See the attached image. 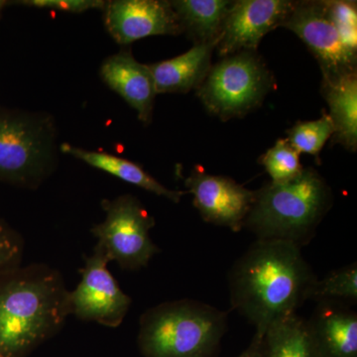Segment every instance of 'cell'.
<instances>
[{
    "label": "cell",
    "instance_id": "obj_22",
    "mask_svg": "<svg viewBox=\"0 0 357 357\" xmlns=\"http://www.w3.org/2000/svg\"><path fill=\"white\" fill-rule=\"evenodd\" d=\"M260 163L264 166L271 182L285 183L297 178L304 170L300 154L287 139H279L273 147L263 155Z\"/></svg>",
    "mask_w": 357,
    "mask_h": 357
},
{
    "label": "cell",
    "instance_id": "obj_16",
    "mask_svg": "<svg viewBox=\"0 0 357 357\" xmlns=\"http://www.w3.org/2000/svg\"><path fill=\"white\" fill-rule=\"evenodd\" d=\"M321 95L330 107L333 143L351 151L357 148V75L321 82Z\"/></svg>",
    "mask_w": 357,
    "mask_h": 357
},
{
    "label": "cell",
    "instance_id": "obj_12",
    "mask_svg": "<svg viewBox=\"0 0 357 357\" xmlns=\"http://www.w3.org/2000/svg\"><path fill=\"white\" fill-rule=\"evenodd\" d=\"M103 9L105 27L121 45L150 36L183 33L170 1L114 0L105 2Z\"/></svg>",
    "mask_w": 357,
    "mask_h": 357
},
{
    "label": "cell",
    "instance_id": "obj_26",
    "mask_svg": "<svg viewBox=\"0 0 357 357\" xmlns=\"http://www.w3.org/2000/svg\"><path fill=\"white\" fill-rule=\"evenodd\" d=\"M238 357H265L263 338L260 340V338L255 337L251 347Z\"/></svg>",
    "mask_w": 357,
    "mask_h": 357
},
{
    "label": "cell",
    "instance_id": "obj_14",
    "mask_svg": "<svg viewBox=\"0 0 357 357\" xmlns=\"http://www.w3.org/2000/svg\"><path fill=\"white\" fill-rule=\"evenodd\" d=\"M105 83L136 110L144 124L151 122L156 89L148 65L141 64L130 51L110 56L100 68Z\"/></svg>",
    "mask_w": 357,
    "mask_h": 357
},
{
    "label": "cell",
    "instance_id": "obj_5",
    "mask_svg": "<svg viewBox=\"0 0 357 357\" xmlns=\"http://www.w3.org/2000/svg\"><path fill=\"white\" fill-rule=\"evenodd\" d=\"M273 84V75L257 52L243 51L211 66L196 91L206 109L227 121L259 107Z\"/></svg>",
    "mask_w": 357,
    "mask_h": 357
},
{
    "label": "cell",
    "instance_id": "obj_21",
    "mask_svg": "<svg viewBox=\"0 0 357 357\" xmlns=\"http://www.w3.org/2000/svg\"><path fill=\"white\" fill-rule=\"evenodd\" d=\"M335 129L330 115L324 112L317 121H299L287 131V141L298 153L318 157Z\"/></svg>",
    "mask_w": 357,
    "mask_h": 357
},
{
    "label": "cell",
    "instance_id": "obj_8",
    "mask_svg": "<svg viewBox=\"0 0 357 357\" xmlns=\"http://www.w3.org/2000/svg\"><path fill=\"white\" fill-rule=\"evenodd\" d=\"M281 27L298 37L318 61L323 79L356 74L357 56L342 43L324 1H295Z\"/></svg>",
    "mask_w": 357,
    "mask_h": 357
},
{
    "label": "cell",
    "instance_id": "obj_4",
    "mask_svg": "<svg viewBox=\"0 0 357 357\" xmlns=\"http://www.w3.org/2000/svg\"><path fill=\"white\" fill-rule=\"evenodd\" d=\"M139 325L138 340L147 357H211L229 316L199 301L175 300L147 310Z\"/></svg>",
    "mask_w": 357,
    "mask_h": 357
},
{
    "label": "cell",
    "instance_id": "obj_25",
    "mask_svg": "<svg viewBox=\"0 0 357 357\" xmlns=\"http://www.w3.org/2000/svg\"><path fill=\"white\" fill-rule=\"evenodd\" d=\"M20 3L72 13H82L89 9H102L105 6V2L100 0H28L20 1Z\"/></svg>",
    "mask_w": 357,
    "mask_h": 357
},
{
    "label": "cell",
    "instance_id": "obj_17",
    "mask_svg": "<svg viewBox=\"0 0 357 357\" xmlns=\"http://www.w3.org/2000/svg\"><path fill=\"white\" fill-rule=\"evenodd\" d=\"M61 149L65 153L82 160L89 166L100 169L103 172L114 175L124 182L141 188L145 191L170 199L173 203H180L181 199L185 195V192L168 189L149 175L146 171L143 170L139 165L128 160L119 158L114 155L82 149L68 143H64Z\"/></svg>",
    "mask_w": 357,
    "mask_h": 357
},
{
    "label": "cell",
    "instance_id": "obj_10",
    "mask_svg": "<svg viewBox=\"0 0 357 357\" xmlns=\"http://www.w3.org/2000/svg\"><path fill=\"white\" fill-rule=\"evenodd\" d=\"M295 1L237 0L231 6L218 37L215 50L220 57L243 51H257L268 33L281 27Z\"/></svg>",
    "mask_w": 357,
    "mask_h": 357
},
{
    "label": "cell",
    "instance_id": "obj_18",
    "mask_svg": "<svg viewBox=\"0 0 357 357\" xmlns=\"http://www.w3.org/2000/svg\"><path fill=\"white\" fill-rule=\"evenodd\" d=\"M183 33L195 44L218 42L232 1L229 0H174L170 1Z\"/></svg>",
    "mask_w": 357,
    "mask_h": 357
},
{
    "label": "cell",
    "instance_id": "obj_13",
    "mask_svg": "<svg viewBox=\"0 0 357 357\" xmlns=\"http://www.w3.org/2000/svg\"><path fill=\"white\" fill-rule=\"evenodd\" d=\"M306 325L317 357H357V314L344 302L318 303Z\"/></svg>",
    "mask_w": 357,
    "mask_h": 357
},
{
    "label": "cell",
    "instance_id": "obj_11",
    "mask_svg": "<svg viewBox=\"0 0 357 357\" xmlns=\"http://www.w3.org/2000/svg\"><path fill=\"white\" fill-rule=\"evenodd\" d=\"M188 192L204 222L237 232L244 227L255 199L251 191L225 176L192 170L185 178Z\"/></svg>",
    "mask_w": 357,
    "mask_h": 357
},
{
    "label": "cell",
    "instance_id": "obj_15",
    "mask_svg": "<svg viewBox=\"0 0 357 357\" xmlns=\"http://www.w3.org/2000/svg\"><path fill=\"white\" fill-rule=\"evenodd\" d=\"M217 42L195 44L189 51L148 65L157 93H189L203 83L211 67V56Z\"/></svg>",
    "mask_w": 357,
    "mask_h": 357
},
{
    "label": "cell",
    "instance_id": "obj_23",
    "mask_svg": "<svg viewBox=\"0 0 357 357\" xmlns=\"http://www.w3.org/2000/svg\"><path fill=\"white\" fill-rule=\"evenodd\" d=\"M326 11L337 28L338 35L347 50L357 56V6L349 0L324 1Z\"/></svg>",
    "mask_w": 357,
    "mask_h": 357
},
{
    "label": "cell",
    "instance_id": "obj_2",
    "mask_svg": "<svg viewBox=\"0 0 357 357\" xmlns=\"http://www.w3.org/2000/svg\"><path fill=\"white\" fill-rule=\"evenodd\" d=\"M69 316L70 290L55 268L38 263L0 271V357H22Z\"/></svg>",
    "mask_w": 357,
    "mask_h": 357
},
{
    "label": "cell",
    "instance_id": "obj_6",
    "mask_svg": "<svg viewBox=\"0 0 357 357\" xmlns=\"http://www.w3.org/2000/svg\"><path fill=\"white\" fill-rule=\"evenodd\" d=\"M53 151L49 119L0 107V180L37 187L50 174Z\"/></svg>",
    "mask_w": 357,
    "mask_h": 357
},
{
    "label": "cell",
    "instance_id": "obj_24",
    "mask_svg": "<svg viewBox=\"0 0 357 357\" xmlns=\"http://www.w3.org/2000/svg\"><path fill=\"white\" fill-rule=\"evenodd\" d=\"M24 241L20 234L0 218V271L22 262Z\"/></svg>",
    "mask_w": 357,
    "mask_h": 357
},
{
    "label": "cell",
    "instance_id": "obj_27",
    "mask_svg": "<svg viewBox=\"0 0 357 357\" xmlns=\"http://www.w3.org/2000/svg\"><path fill=\"white\" fill-rule=\"evenodd\" d=\"M6 2L2 1V0H0V11H1V9L3 8L4 6H6Z\"/></svg>",
    "mask_w": 357,
    "mask_h": 357
},
{
    "label": "cell",
    "instance_id": "obj_19",
    "mask_svg": "<svg viewBox=\"0 0 357 357\" xmlns=\"http://www.w3.org/2000/svg\"><path fill=\"white\" fill-rule=\"evenodd\" d=\"M265 357H317L306 319L298 314L275 324L263 337Z\"/></svg>",
    "mask_w": 357,
    "mask_h": 357
},
{
    "label": "cell",
    "instance_id": "obj_9",
    "mask_svg": "<svg viewBox=\"0 0 357 357\" xmlns=\"http://www.w3.org/2000/svg\"><path fill=\"white\" fill-rule=\"evenodd\" d=\"M109 259L98 248L86 258L81 269V281L70 291V314L86 321H96L109 328L123 323L132 300L126 295L107 265Z\"/></svg>",
    "mask_w": 357,
    "mask_h": 357
},
{
    "label": "cell",
    "instance_id": "obj_7",
    "mask_svg": "<svg viewBox=\"0 0 357 357\" xmlns=\"http://www.w3.org/2000/svg\"><path fill=\"white\" fill-rule=\"evenodd\" d=\"M102 208L105 220L91 229L98 241L95 248L121 269L135 271L146 267L160 252L150 236L154 218L132 195H122L112 201L105 199Z\"/></svg>",
    "mask_w": 357,
    "mask_h": 357
},
{
    "label": "cell",
    "instance_id": "obj_20",
    "mask_svg": "<svg viewBox=\"0 0 357 357\" xmlns=\"http://www.w3.org/2000/svg\"><path fill=\"white\" fill-rule=\"evenodd\" d=\"M325 302V301H351L357 300V265L356 263L347 265L333 270L326 275L321 280L312 284L307 292V301Z\"/></svg>",
    "mask_w": 357,
    "mask_h": 357
},
{
    "label": "cell",
    "instance_id": "obj_1",
    "mask_svg": "<svg viewBox=\"0 0 357 357\" xmlns=\"http://www.w3.org/2000/svg\"><path fill=\"white\" fill-rule=\"evenodd\" d=\"M317 278L300 246L257 239L230 269V305L262 340L275 324L297 314Z\"/></svg>",
    "mask_w": 357,
    "mask_h": 357
},
{
    "label": "cell",
    "instance_id": "obj_3",
    "mask_svg": "<svg viewBox=\"0 0 357 357\" xmlns=\"http://www.w3.org/2000/svg\"><path fill=\"white\" fill-rule=\"evenodd\" d=\"M333 204V192L314 169L304 168L293 180L267 183L255 191L244 227L257 239L306 245Z\"/></svg>",
    "mask_w": 357,
    "mask_h": 357
}]
</instances>
